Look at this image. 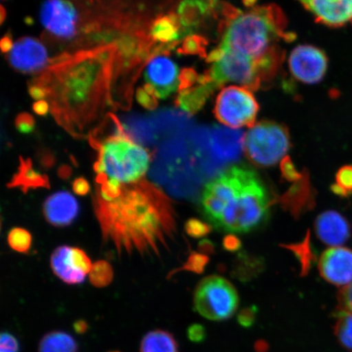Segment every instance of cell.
Returning <instances> with one entry per match:
<instances>
[{
	"instance_id": "obj_1",
	"label": "cell",
	"mask_w": 352,
	"mask_h": 352,
	"mask_svg": "<svg viewBox=\"0 0 352 352\" xmlns=\"http://www.w3.org/2000/svg\"><path fill=\"white\" fill-rule=\"evenodd\" d=\"M92 206L104 243L118 256H160L175 235L170 197L145 179L122 184L116 199L92 200Z\"/></svg>"
},
{
	"instance_id": "obj_2",
	"label": "cell",
	"mask_w": 352,
	"mask_h": 352,
	"mask_svg": "<svg viewBox=\"0 0 352 352\" xmlns=\"http://www.w3.org/2000/svg\"><path fill=\"white\" fill-rule=\"evenodd\" d=\"M116 54L112 44L64 55L32 82L46 90L52 113L70 134L80 135L102 111Z\"/></svg>"
},
{
	"instance_id": "obj_3",
	"label": "cell",
	"mask_w": 352,
	"mask_h": 352,
	"mask_svg": "<svg viewBox=\"0 0 352 352\" xmlns=\"http://www.w3.org/2000/svg\"><path fill=\"white\" fill-rule=\"evenodd\" d=\"M268 193L258 175L233 166L210 182L201 192V213L219 230L248 233L261 228L270 215Z\"/></svg>"
},
{
	"instance_id": "obj_4",
	"label": "cell",
	"mask_w": 352,
	"mask_h": 352,
	"mask_svg": "<svg viewBox=\"0 0 352 352\" xmlns=\"http://www.w3.org/2000/svg\"><path fill=\"white\" fill-rule=\"evenodd\" d=\"M284 22L280 10L274 7H256L240 13L228 24L219 47L255 61L267 77L275 72L280 60L274 41L280 36L288 39L283 32Z\"/></svg>"
},
{
	"instance_id": "obj_5",
	"label": "cell",
	"mask_w": 352,
	"mask_h": 352,
	"mask_svg": "<svg viewBox=\"0 0 352 352\" xmlns=\"http://www.w3.org/2000/svg\"><path fill=\"white\" fill-rule=\"evenodd\" d=\"M149 164L151 156L147 151L126 135L101 145L94 170L122 184H131L144 179Z\"/></svg>"
},
{
	"instance_id": "obj_6",
	"label": "cell",
	"mask_w": 352,
	"mask_h": 352,
	"mask_svg": "<svg viewBox=\"0 0 352 352\" xmlns=\"http://www.w3.org/2000/svg\"><path fill=\"white\" fill-rule=\"evenodd\" d=\"M208 63H212L208 74L218 87L226 82H236L245 88L256 90L266 78L257 63L230 50L217 48L210 52Z\"/></svg>"
},
{
	"instance_id": "obj_7",
	"label": "cell",
	"mask_w": 352,
	"mask_h": 352,
	"mask_svg": "<svg viewBox=\"0 0 352 352\" xmlns=\"http://www.w3.org/2000/svg\"><path fill=\"white\" fill-rule=\"evenodd\" d=\"M193 303L197 314L210 320H226L234 315L239 305L236 290L223 277H206L197 285Z\"/></svg>"
},
{
	"instance_id": "obj_8",
	"label": "cell",
	"mask_w": 352,
	"mask_h": 352,
	"mask_svg": "<svg viewBox=\"0 0 352 352\" xmlns=\"http://www.w3.org/2000/svg\"><path fill=\"white\" fill-rule=\"evenodd\" d=\"M244 142L246 155L261 166L275 165L289 147L287 131L284 126L270 122H259L252 126Z\"/></svg>"
},
{
	"instance_id": "obj_9",
	"label": "cell",
	"mask_w": 352,
	"mask_h": 352,
	"mask_svg": "<svg viewBox=\"0 0 352 352\" xmlns=\"http://www.w3.org/2000/svg\"><path fill=\"white\" fill-rule=\"evenodd\" d=\"M258 111L256 100L245 87L230 86L223 88L215 102V117L232 129L252 126Z\"/></svg>"
},
{
	"instance_id": "obj_10",
	"label": "cell",
	"mask_w": 352,
	"mask_h": 352,
	"mask_svg": "<svg viewBox=\"0 0 352 352\" xmlns=\"http://www.w3.org/2000/svg\"><path fill=\"white\" fill-rule=\"evenodd\" d=\"M41 19L48 33L59 39H72L77 32L78 14L69 1L52 0L42 4Z\"/></svg>"
},
{
	"instance_id": "obj_11",
	"label": "cell",
	"mask_w": 352,
	"mask_h": 352,
	"mask_svg": "<svg viewBox=\"0 0 352 352\" xmlns=\"http://www.w3.org/2000/svg\"><path fill=\"white\" fill-rule=\"evenodd\" d=\"M289 69L294 78L308 85L322 80L327 72V55L319 48L302 45L294 48L289 59Z\"/></svg>"
},
{
	"instance_id": "obj_12",
	"label": "cell",
	"mask_w": 352,
	"mask_h": 352,
	"mask_svg": "<svg viewBox=\"0 0 352 352\" xmlns=\"http://www.w3.org/2000/svg\"><path fill=\"white\" fill-rule=\"evenodd\" d=\"M144 78L153 87L157 98L166 99L179 88L178 66L169 57L158 55L149 60Z\"/></svg>"
},
{
	"instance_id": "obj_13",
	"label": "cell",
	"mask_w": 352,
	"mask_h": 352,
	"mask_svg": "<svg viewBox=\"0 0 352 352\" xmlns=\"http://www.w3.org/2000/svg\"><path fill=\"white\" fill-rule=\"evenodd\" d=\"M243 140V133L239 130L213 126L208 131V145L211 156L223 169L227 164L239 160Z\"/></svg>"
},
{
	"instance_id": "obj_14",
	"label": "cell",
	"mask_w": 352,
	"mask_h": 352,
	"mask_svg": "<svg viewBox=\"0 0 352 352\" xmlns=\"http://www.w3.org/2000/svg\"><path fill=\"white\" fill-rule=\"evenodd\" d=\"M318 270L329 283L342 286L352 283V250L344 248H330L321 255Z\"/></svg>"
},
{
	"instance_id": "obj_15",
	"label": "cell",
	"mask_w": 352,
	"mask_h": 352,
	"mask_svg": "<svg viewBox=\"0 0 352 352\" xmlns=\"http://www.w3.org/2000/svg\"><path fill=\"white\" fill-rule=\"evenodd\" d=\"M13 68L23 73L38 72L48 61L46 48L34 38L24 37L16 41L8 55Z\"/></svg>"
},
{
	"instance_id": "obj_16",
	"label": "cell",
	"mask_w": 352,
	"mask_h": 352,
	"mask_svg": "<svg viewBox=\"0 0 352 352\" xmlns=\"http://www.w3.org/2000/svg\"><path fill=\"white\" fill-rule=\"evenodd\" d=\"M80 213V205L68 191H58L46 198L43 214L46 221L56 228H65L76 221Z\"/></svg>"
},
{
	"instance_id": "obj_17",
	"label": "cell",
	"mask_w": 352,
	"mask_h": 352,
	"mask_svg": "<svg viewBox=\"0 0 352 352\" xmlns=\"http://www.w3.org/2000/svg\"><path fill=\"white\" fill-rule=\"evenodd\" d=\"M314 228L316 236L323 243L337 248L344 244L351 233L349 220L334 210L324 211L319 214L315 220Z\"/></svg>"
},
{
	"instance_id": "obj_18",
	"label": "cell",
	"mask_w": 352,
	"mask_h": 352,
	"mask_svg": "<svg viewBox=\"0 0 352 352\" xmlns=\"http://www.w3.org/2000/svg\"><path fill=\"white\" fill-rule=\"evenodd\" d=\"M302 3L308 11L314 13L320 23L330 28H341L352 22V0H318Z\"/></svg>"
},
{
	"instance_id": "obj_19",
	"label": "cell",
	"mask_w": 352,
	"mask_h": 352,
	"mask_svg": "<svg viewBox=\"0 0 352 352\" xmlns=\"http://www.w3.org/2000/svg\"><path fill=\"white\" fill-rule=\"evenodd\" d=\"M276 201L296 219L314 209L316 206V195L308 175H302V177L294 183L283 195L277 198Z\"/></svg>"
},
{
	"instance_id": "obj_20",
	"label": "cell",
	"mask_w": 352,
	"mask_h": 352,
	"mask_svg": "<svg viewBox=\"0 0 352 352\" xmlns=\"http://www.w3.org/2000/svg\"><path fill=\"white\" fill-rule=\"evenodd\" d=\"M217 87L206 73L204 76H199L195 85L187 89L179 91L176 103L184 111L190 114L195 113L204 107Z\"/></svg>"
},
{
	"instance_id": "obj_21",
	"label": "cell",
	"mask_w": 352,
	"mask_h": 352,
	"mask_svg": "<svg viewBox=\"0 0 352 352\" xmlns=\"http://www.w3.org/2000/svg\"><path fill=\"white\" fill-rule=\"evenodd\" d=\"M151 38L160 45L174 47L184 36L182 26L176 13L157 16L151 26Z\"/></svg>"
},
{
	"instance_id": "obj_22",
	"label": "cell",
	"mask_w": 352,
	"mask_h": 352,
	"mask_svg": "<svg viewBox=\"0 0 352 352\" xmlns=\"http://www.w3.org/2000/svg\"><path fill=\"white\" fill-rule=\"evenodd\" d=\"M218 2L186 1L178 7L177 16L182 26L184 36L195 32L202 21L217 10Z\"/></svg>"
},
{
	"instance_id": "obj_23",
	"label": "cell",
	"mask_w": 352,
	"mask_h": 352,
	"mask_svg": "<svg viewBox=\"0 0 352 352\" xmlns=\"http://www.w3.org/2000/svg\"><path fill=\"white\" fill-rule=\"evenodd\" d=\"M7 187L8 188H20V190L26 195L32 189H50L51 186L47 175L35 170L30 158L25 160L23 157H21L19 170L16 173L13 175L12 179L7 184Z\"/></svg>"
},
{
	"instance_id": "obj_24",
	"label": "cell",
	"mask_w": 352,
	"mask_h": 352,
	"mask_svg": "<svg viewBox=\"0 0 352 352\" xmlns=\"http://www.w3.org/2000/svg\"><path fill=\"white\" fill-rule=\"evenodd\" d=\"M72 246L63 245L56 248L50 258V265L54 275L64 283L74 285L85 283L87 275L74 267L70 259Z\"/></svg>"
},
{
	"instance_id": "obj_25",
	"label": "cell",
	"mask_w": 352,
	"mask_h": 352,
	"mask_svg": "<svg viewBox=\"0 0 352 352\" xmlns=\"http://www.w3.org/2000/svg\"><path fill=\"white\" fill-rule=\"evenodd\" d=\"M140 352H178V344L173 334L165 330L155 329L143 337Z\"/></svg>"
},
{
	"instance_id": "obj_26",
	"label": "cell",
	"mask_w": 352,
	"mask_h": 352,
	"mask_svg": "<svg viewBox=\"0 0 352 352\" xmlns=\"http://www.w3.org/2000/svg\"><path fill=\"white\" fill-rule=\"evenodd\" d=\"M38 352H78V344L69 333L54 330L41 338Z\"/></svg>"
},
{
	"instance_id": "obj_27",
	"label": "cell",
	"mask_w": 352,
	"mask_h": 352,
	"mask_svg": "<svg viewBox=\"0 0 352 352\" xmlns=\"http://www.w3.org/2000/svg\"><path fill=\"white\" fill-rule=\"evenodd\" d=\"M283 248L290 250L300 264L301 276H307L316 262V254L311 248L310 231L308 230L305 240L297 244L281 245Z\"/></svg>"
},
{
	"instance_id": "obj_28",
	"label": "cell",
	"mask_w": 352,
	"mask_h": 352,
	"mask_svg": "<svg viewBox=\"0 0 352 352\" xmlns=\"http://www.w3.org/2000/svg\"><path fill=\"white\" fill-rule=\"evenodd\" d=\"M336 318L334 334L342 346L352 351V314L349 312L338 311Z\"/></svg>"
},
{
	"instance_id": "obj_29",
	"label": "cell",
	"mask_w": 352,
	"mask_h": 352,
	"mask_svg": "<svg viewBox=\"0 0 352 352\" xmlns=\"http://www.w3.org/2000/svg\"><path fill=\"white\" fill-rule=\"evenodd\" d=\"M113 276L114 272L111 264L107 261H98L92 265L89 280L94 287L104 288L112 283Z\"/></svg>"
},
{
	"instance_id": "obj_30",
	"label": "cell",
	"mask_w": 352,
	"mask_h": 352,
	"mask_svg": "<svg viewBox=\"0 0 352 352\" xmlns=\"http://www.w3.org/2000/svg\"><path fill=\"white\" fill-rule=\"evenodd\" d=\"M7 240L10 248L17 253L28 254L32 249V234L25 228H12L8 233Z\"/></svg>"
},
{
	"instance_id": "obj_31",
	"label": "cell",
	"mask_w": 352,
	"mask_h": 352,
	"mask_svg": "<svg viewBox=\"0 0 352 352\" xmlns=\"http://www.w3.org/2000/svg\"><path fill=\"white\" fill-rule=\"evenodd\" d=\"M336 182L333 184L330 189L334 195L341 197H349L352 195V165L341 167L336 174Z\"/></svg>"
},
{
	"instance_id": "obj_32",
	"label": "cell",
	"mask_w": 352,
	"mask_h": 352,
	"mask_svg": "<svg viewBox=\"0 0 352 352\" xmlns=\"http://www.w3.org/2000/svg\"><path fill=\"white\" fill-rule=\"evenodd\" d=\"M237 261V265L234 267L235 276L240 279L248 280L261 270V261L250 257L248 254L240 255Z\"/></svg>"
},
{
	"instance_id": "obj_33",
	"label": "cell",
	"mask_w": 352,
	"mask_h": 352,
	"mask_svg": "<svg viewBox=\"0 0 352 352\" xmlns=\"http://www.w3.org/2000/svg\"><path fill=\"white\" fill-rule=\"evenodd\" d=\"M209 263V257L201 253L192 252L188 255L187 261L183 264L182 267L176 268L171 271L168 275V278L179 272L187 271L193 272V274H201L206 270Z\"/></svg>"
},
{
	"instance_id": "obj_34",
	"label": "cell",
	"mask_w": 352,
	"mask_h": 352,
	"mask_svg": "<svg viewBox=\"0 0 352 352\" xmlns=\"http://www.w3.org/2000/svg\"><path fill=\"white\" fill-rule=\"evenodd\" d=\"M208 43L204 38L198 35H189L182 43V47L178 50L179 54L184 55L206 56V47Z\"/></svg>"
},
{
	"instance_id": "obj_35",
	"label": "cell",
	"mask_w": 352,
	"mask_h": 352,
	"mask_svg": "<svg viewBox=\"0 0 352 352\" xmlns=\"http://www.w3.org/2000/svg\"><path fill=\"white\" fill-rule=\"evenodd\" d=\"M70 259L73 266L78 272L87 275L90 274L92 264L91 258L85 250L78 248H72L70 250Z\"/></svg>"
},
{
	"instance_id": "obj_36",
	"label": "cell",
	"mask_w": 352,
	"mask_h": 352,
	"mask_svg": "<svg viewBox=\"0 0 352 352\" xmlns=\"http://www.w3.org/2000/svg\"><path fill=\"white\" fill-rule=\"evenodd\" d=\"M136 100L140 105L148 110L155 109L157 107V98L153 87L146 83L144 87H140L136 91Z\"/></svg>"
},
{
	"instance_id": "obj_37",
	"label": "cell",
	"mask_w": 352,
	"mask_h": 352,
	"mask_svg": "<svg viewBox=\"0 0 352 352\" xmlns=\"http://www.w3.org/2000/svg\"><path fill=\"white\" fill-rule=\"evenodd\" d=\"M184 230L189 236L193 237V239H201V237L208 235L212 231V227L200 219L192 218L186 223Z\"/></svg>"
},
{
	"instance_id": "obj_38",
	"label": "cell",
	"mask_w": 352,
	"mask_h": 352,
	"mask_svg": "<svg viewBox=\"0 0 352 352\" xmlns=\"http://www.w3.org/2000/svg\"><path fill=\"white\" fill-rule=\"evenodd\" d=\"M338 311L352 314V283L344 286L338 294Z\"/></svg>"
},
{
	"instance_id": "obj_39",
	"label": "cell",
	"mask_w": 352,
	"mask_h": 352,
	"mask_svg": "<svg viewBox=\"0 0 352 352\" xmlns=\"http://www.w3.org/2000/svg\"><path fill=\"white\" fill-rule=\"evenodd\" d=\"M15 126L22 134L32 133L35 126L34 118L28 113H21L16 118Z\"/></svg>"
},
{
	"instance_id": "obj_40",
	"label": "cell",
	"mask_w": 352,
	"mask_h": 352,
	"mask_svg": "<svg viewBox=\"0 0 352 352\" xmlns=\"http://www.w3.org/2000/svg\"><path fill=\"white\" fill-rule=\"evenodd\" d=\"M281 174L288 182H298L302 177V175L298 173L289 157L284 158L280 164Z\"/></svg>"
},
{
	"instance_id": "obj_41",
	"label": "cell",
	"mask_w": 352,
	"mask_h": 352,
	"mask_svg": "<svg viewBox=\"0 0 352 352\" xmlns=\"http://www.w3.org/2000/svg\"><path fill=\"white\" fill-rule=\"evenodd\" d=\"M19 340L8 332H3L0 338V352H19Z\"/></svg>"
},
{
	"instance_id": "obj_42",
	"label": "cell",
	"mask_w": 352,
	"mask_h": 352,
	"mask_svg": "<svg viewBox=\"0 0 352 352\" xmlns=\"http://www.w3.org/2000/svg\"><path fill=\"white\" fill-rule=\"evenodd\" d=\"M257 314L256 307L252 306L243 308L240 311L237 320L242 327H250L254 323L255 316Z\"/></svg>"
},
{
	"instance_id": "obj_43",
	"label": "cell",
	"mask_w": 352,
	"mask_h": 352,
	"mask_svg": "<svg viewBox=\"0 0 352 352\" xmlns=\"http://www.w3.org/2000/svg\"><path fill=\"white\" fill-rule=\"evenodd\" d=\"M72 188L78 196L85 197L91 192V186L85 178L78 177L74 180Z\"/></svg>"
},
{
	"instance_id": "obj_44",
	"label": "cell",
	"mask_w": 352,
	"mask_h": 352,
	"mask_svg": "<svg viewBox=\"0 0 352 352\" xmlns=\"http://www.w3.org/2000/svg\"><path fill=\"white\" fill-rule=\"evenodd\" d=\"M223 246L227 252H235L241 248V241L235 235L230 234L224 237L223 241Z\"/></svg>"
},
{
	"instance_id": "obj_45",
	"label": "cell",
	"mask_w": 352,
	"mask_h": 352,
	"mask_svg": "<svg viewBox=\"0 0 352 352\" xmlns=\"http://www.w3.org/2000/svg\"><path fill=\"white\" fill-rule=\"evenodd\" d=\"M205 336V329L201 324H192L188 329V337L191 341L201 342Z\"/></svg>"
},
{
	"instance_id": "obj_46",
	"label": "cell",
	"mask_w": 352,
	"mask_h": 352,
	"mask_svg": "<svg viewBox=\"0 0 352 352\" xmlns=\"http://www.w3.org/2000/svg\"><path fill=\"white\" fill-rule=\"evenodd\" d=\"M29 94L32 96V98L34 100H42L47 98V94L45 89L43 87L37 85H30L29 87Z\"/></svg>"
},
{
	"instance_id": "obj_47",
	"label": "cell",
	"mask_w": 352,
	"mask_h": 352,
	"mask_svg": "<svg viewBox=\"0 0 352 352\" xmlns=\"http://www.w3.org/2000/svg\"><path fill=\"white\" fill-rule=\"evenodd\" d=\"M50 109V104L45 100H38L33 104V110L38 116H45Z\"/></svg>"
},
{
	"instance_id": "obj_48",
	"label": "cell",
	"mask_w": 352,
	"mask_h": 352,
	"mask_svg": "<svg viewBox=\"0 0 352 352\" xmlns=\"http://www.w3.org/2000/svg\"><path fill=\"white\" fill-rule=\"evenodd\" d=\"M198 249L200 252L205 255L213 254L215 252V246L208 240L201 241L200 243L198 244Z\"/></svg>"
},
{
	"instance_id": "obj_49",
	"label": "cell",
	"mask_w": 352,
	"mask_h": 352,
	"mask_svg": "<svg viewBox=\"0 0 352 352\" xmlns=\"http://www.w3.org/2000/svg\"><path fill=\"white\" fill-rule=\"evenodd\" d=\"M13 45H14V44L12 43L11 35L10 34L4 35L1 38V42H0V47H1L3 54L12 51Z\"/></svg>"
},
{
	"instance_id": "obj_50",
	"label": "cell",
	"mask_w": 352,
	"mask_h": 352,
	"mask_svg": "<svg viewBox=\"0 0 352 352\" xmlns=\"http://www.w3.org/2000/svg\"><path fill=\"white\" fill-rule=\"evenodd\" d=\"M41 162L45 168H50L55 164V157L52 153L45 151L41 155Z\"/></svg>"
},
{
	"instance_id": "obj_51",
	"label": "cell",
	"mask_w": 352,
	"mask_h": 352,
	"mask_svg": "<svg viewBox=\"0 0 352 352\" xmlns=\"http://www.w3.org/2000/svg\"><path fill=\"white\" fill-rule=\"evenodd\" d=\"M73 327L74 331H76L78 334H85L87 333L88 328H89V325L85 320H77L76 322L74 323Z\"/></svg>"
},
{
	"instance_id": "obj_52",
	"label": "cell",
	"mask_w": 352,
	"mask_h": 352,
	"mask_svg": "<svg viewBox=\"0 0 352 352\" xmlns=\"http://www.w3.org/2000/svg\"><path fill=\"white\" fill-rule=\"evenodd\" d=\"M72 175V167H69L67 165H63L60 166V168L58 170V175L60 178L63 179H69L70 177V175Z\"/></svg>"
},
{
	"instance_id": "obj_53",
	"label": "cell",
	"mask_w": 352,
	"mask_h": 352,
	"mask_svg": "<svg viewBox=\"0 0 352 352\" xmlns=\"http://www.w3.org/2000/svg\"><path fill=\"white\" fill-rule=\"evenodd\" d=\"M0 8H1V23H3L4 19H6V13L3 6L0 7Z\"/></svg>"
},
{
	"instance_id": "obj_54",
	"label": "cell",
	"mask_w": 352,
	"mask_h": 352,
	"mask_svg": "<svg viewBox=\"0 0 352 352\" xmlns=\"http://www.w3.org/2000/svg\"><path fill=\"white\" fill-rule=\"evenodd\" d=\"M109 352H120V351H109Z\"/></svg>"
},
{
	"instance_id": "obj_55",
	"label": "cell",
	"mask_w": 352,
	"mask_h": 352,
	"mask_svg": "<svg viewBox=\"0 0 352 352\" xmlns=\"http://www.w3.org/2000/svg\"><path fill=\"white\" fill-rule=\"evenodd\" d=\"M351 23H352V22H351Z\"/></svg>"
}]
</instances>
